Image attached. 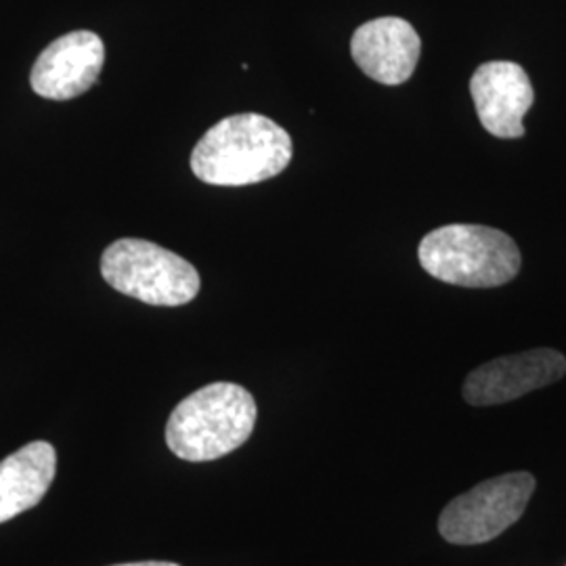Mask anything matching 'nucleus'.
Here are the masks:
<instances>
[{"label": "nucleus", "instance_id": "nucleus-1", "mask_svg": "<svg viewBox=\"0 0 566 566\" xmlns=\"http://www.w3.org/2000/svg\"><path fill=\"white\" fill-rule=\"evenodd\" d=\"M292 160V139L277 122L261 114H235L214 124L191 154L200 181L243 187L269 181Z\"/></svg>", "mask_w": 566, "mask_h": 566}, {"label": "nucleus", "instance_id": "nucleus-2", "mask_svg": "<svg viewBox=\"0 0 566 566\" xmlns=\"http://www.w3.org/2000/svg\"><path fill=\"white\" fill-rule=\"evenodd\" d=\"M256 416V401L243 386H203L170 413L166 446L185 462H214L250 439Z\"/></svg>", "mask_w": 566, "mask_h": 566}, {"label": "nucleus", "instance_id": "nucleus-3", "mask_svg": "<svg viewBox=\"0 0 566 566\" xmlns=\"http://www.w3.org/2000/svg\"><path fill=\"white\" fill-rule=\"evenodd\" d=\"M420 264L439 282L462 287H497L512 282L523 264L514 240L485 224H446L418 248Z\"/></svg>", "mask_w": 566, "mask_h": 566}, {"label": "nucleus", "instance_id": "nucleus-4", "mask_svg": "<svg viewBox=\"0 0 566 566\" xmlns=\"http://www.w3.org/2000/svg\"><path fill=\"white\" fill-rule=\"evenodd\" d=\"M102 273L116 292L154 306L191 303L202 285L198 269L179 254L130 238L107 245Z\"/></svg>", "mask_w": 566, "mask_h": 566}, {"label": "nucleus", "instance_id": "nucleus-5", "mask_svg": "<svg viewBox=\"0 0 566 566\" xmlns=\"http://www.w3.org/2000/svg\"><path fill=\"white\" fill-rule=\"evenodd\" d=\"M535 486L528 472H510L472 486L443 507L441 537L453 546L489 544L523 518Z\"/></svg>", "mask_w": 566, "mask_h": 566}, {"label": "nucleus", "instance_id": "nucleus-6", "mask_svg": "<svg viewBox=\"0 0 566 566\" xmlns=\"http://www.w3.org/2000/svg\"><path fill=\"white\" fill-rule=\"evenodd\" d=\"M566 357L554 348H533L476 367L464 382L465 403L474 407L510 403L533 390L558 382Z\"/></svg>", "mask_w": 566, "mask_h": 566}, {"label": "nucleus", "instance_id": "nucleus-7", "mask_svg": "<svg viewBox=\"0 0 566 566\" xmlns=\"http://www.w3.org/2000/svg\"><path fill=\"white\" fill-rule=\"evenodd\" d=\"M470 93L489 135L497 139L525 137L523 120L535 102V91L523 65L514 61L483 63L470 78Z\"/></svg>", "mask_w": 566, "mask_h": 566}, {"label": "nucleus", "instance_id": "nucleus-8", "mask_svg": "<svg viewBox=\"0 0 566 566\" xmlns=\"http://www.w3.org/2000/svg\"><path fill=\"white\" fill-rule=\"evenodd\" d=\"M105 61L103 41L88 30H76L51 42L34 63L30 84L36 95L53 102L81 97L95 82Z\"/></svg>", "mask_w": 566, "mask_h": 566}, {"label": "nucleus", "instance_id": "nucleus-9", "mask_svg": "<svg viewBox=\"0 0 566 566\" xmlns=\"http://www.w3.org/2000/svg\"><path fill=\"white\" fill-rule=\"evenodd\" d=\"M350 53L365 76L397 86L413 76L422 41L409 21L380 18L367 21L353 34Z\"/></svg>", "mask_w": 566, "mask_h": 566}, {"label": "nucleus", "instance_id": "nucleus-10", "mask_svg": "<svg viewBox=\"0 0 566 566\" xmlns=\"http://www.w3.org/2000/svg\"><path fill=\"white\" fill-rule=\"evenodd\" d=\"M57 453L36 441L21 447L0 462V523H7L41 504L55 479Z\"/></svg>", "mask_w": 566, "mask_h": 566}, {"label": "nucleus", "instance_id": "nucleus-11", "mask_svg": "<svg viewBox=\"0 0 566 566\" xmlns=\"http://www.w3.org/2000/svg\"><path fill=\"white\" fill-rule=\"evenodd\" d=\"M114 566H179V565H175V563H156V560H151V563H128V565H114Z\"/></svg>", "mask_w": 566, "mask_h": 566}]
</instances>
